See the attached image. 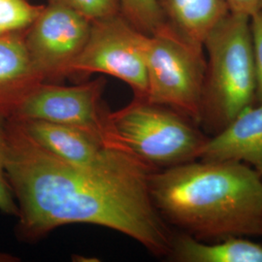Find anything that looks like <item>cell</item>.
Segmentation results:
<instances>
[{"label":"cell","mask_w":262,"mask_h":262,"mask_svg":"<svg viewBox=\"0 0 262 262\" xmlns=\"http://www.w3.org/2000/svg\"><path fill=\"white\" fill-rule=\"evenodd\" d=\"M7 178L18 205L17 233L34 242L73 224L99 225L167 256L173 234L150 196L156 170L119 146L102 159L76 165L57 159L7 120Z\"/></svg>","instance_id":"1"},{"label":"cell","mask_w":262,"mask_h":262,"mask_svg":"<svg viewBox=\"0 0 262 262\" xmlns=\"http://www.w3.org/2000/svg\"><path fill=\"white\" fill-rule=\"evenodd\" d=\"M162 217L200 238L261 235L262 176L237 161L193 160L150 173Z\"/></svg>","instance_id":"2"},{"label":"cell","mask_w":262,"mask_h":262,"mask_svg":"<svg viewBox=\"0 0 262 262\" xmlns=\"http://www.w3.org/2000/svg\"><path fill=\"white\" fill-rule=\"evenodd\" d=\"M206 73L200 123L215 135L255 102L251 20L229 12L203 43Z\"/></svg>","instance_id":"3"},{"label":"cell","mask_w":262,"mask_h":262,"mask_svg":"<svg viewBox=\"0 0 262 262\" xmlns=\"http://www.w3.org/2000/svg\"><path fill=\"white\" fill-rule=\"evenodd\" d=\"M194 123L169 107L136 97L109 113L114 141L155 169L200 159L208 137Z\"/></svg>","instance_id":"4"},{"label":"cell","mask_w":262,"mask_h":262,"mask_svg":"<svg viewBox=\"0 0 262 262\" xmlns=\"http://www.w3.org/2000/svg\"><path fill=\"white\" fill-rule=\"evenodd\" d=\"M148 90L144 99L169 107L200 124L206 73L204 47L169 23L144 37Z\"/></svg>","instance_id":"5"},{"label":"cell","mask_w":262,"mask_h":262,"mask_svg":"<svg viewBox=\"0 0 262 262\" xmlns=\"http://www.w3.org/2000/svg\"><path fill=\"white\" fill-rule=\"evenodd\" d=\"M144 37L122 13L92 23L86 43L71 66L69 77L113 76L128 84L134 97L144 99L148 90Z\"/></svg>","instance_id":"6"},{"label":"cell","mask_w":262,"mask_h":262,"mask_svg":"<svg viewBox=\"0 0 262 262\" xmlns=\"http://www.w3.org/2000/svg\"><path fill=\"white\" fill-rule=\"evenodd\" d=\"M105 84L103 78L70 86L39 83L11 119L38 120L84 128L99 134L109 145L119 146L110 130V112L102 103Z\"/></svg>","instance_id":"7"},{"label":"cell","mask_w":262,"mask_h":262,"mask_svg":"<svg viewBox=\"0 0 262 262\" xmlns=\"http://www.w3.org/2000/svg\"><path fill=\"white\" fill-rule=\"evenodd\" d=\"M92 23L74 11L47 4L26 30V45L43 83L59 84L70 76L82 53Z\"/></svg>","instance_id":"8"},{"label":"cell","mask_w":262,"mask_h":262,"mask_svg":"<svg viewBox=\"0 0 262 262\" xmlns=\"http://www.w3.org/2000/svg\"><path fill=\"white\" fill-rule=\"evenodd\" d=\"M11 120L39 147L68 163L93 164L102 159L111 147L99 134L84 128L38 120Z\"/></svg>","instance_id":"9"},{"label":"cell","mask_w":262,"mask_h":262,"mask_svg":"<svg viewBox=\"0 0 262 262\" xmlns=\"http://www.w3.org/2000/svg\"><path fill=\"white\" fill-rule=\"evenodd\" d=\"M199 159L242 162L262 176V103L253 104L208 138Z\"/></svg>","instance_id":"10"},{"label":"cell","mask_w":262,"mask_h":262,"mask_svg":"<svg viewBox=\"0 0 262 262\" xmlns=\"http://www.w3.org/2000/svg\"><path fill=\"white\" fill-rule=\"evenodd\" d=\"M26 30L0 36V118L6 120L14 116L30 91L42 83L28 54Z\"/></svg>","instance_id":"11"},{"label":"cell","mask_w":262,"mask_h":262,"mask_svg":"<svg viewBox=\"0 0 262 262\" xmlns=\"http://www.w3.org/2000/svg\"><path fill=\"white\" fill-rule=\"evenodd\" d=\"M214 244L188 234L172 237L167 257L177 262H262V245L244 236H228Z\"/></svg>","instance_id":"12"},{"label":"cell","mask_w":262,"mask_h":262,"mask_svg":"<svg viewBox=\"0 0 262 262\" xmlns=\"http://www.w3.org/2000/svg\"><path fill=\"white\" fill-rule=\"evenodd\" d=\"M165 19L190 42L203 46L207 34L229 13L225 0H157Z\"/></svg>","instance_id":"13"},{"label":"cell","mask_w":262,"mask_h":262,"mask_svg":"<svg viewBox=\"0 0 262 262\" xmlns=\"http://www.w3.org/2000/svg\"><path fill=\"white\" fill-rule=\"evenodd\" d=\"M43 7L28 0H0V36L28 29Z\"/></svg>","instance_id":"14"},{"label":"cell","mask_w":262,"mask_h":262,"mask_svg":"<svg viewBox=\"0 0 262 262\" xmlns=\"http://www.w3.org/2000/svg\"><path fill=\"white\" fill-rule=\"evenodd\" d=\"M121 5L124 17L146 35L155 33L167 23L157 0H121Z\"/></svg>","instance_id":"15"},{"label":"cell","mask_w":262,"mask_h":262,"mask_svg":"<svg viewBox=\"0 0 262 262\" xmlns=\"http://www.w3.org/2000/svg\"><path fill=\"white\" fill-rule=\"evenodd\" d=\"M48 4L74 11L91 23L108 19L122 13L121 0H48Z\"/></svg>","instance_id":"16"},{"label":"cell","mask_w":262,"mask_h":262,"mask_svg":"<svg viewBox=\"0 0 262 262\" xmlns=\"http://www.w3.org/2000/svg\"><path fill=\"white\" fill-rule=\"evenodd\" d=\"M8 152L7 120L0 118V212L17 217L18 205L7 178Z\"/></svg>","instance_id":"17"},{"label":"cell","mask_w":262,"mask_h":262,"mask_svg":"<svg viewBox=\"0 0 262 262\" xmlns=\"http://www.w3.org/2000/svg\"><path fill=\"white\" fill-rule=\"evenodd\" d=\"M256 79L255 102L262 103V10L250 18Z\"/></svg>","instance_id":"18"},{"label":"cell","mask_w":262,"mask_h":262,"mask_svg":"<svg viewBox=\"0 0 262 262\" xmlns=\"http://www.w3.org/2000/svg\"><path fill=\"white\" fill-rule=\"evenodd\" d=\"M229 12L251 18L262 10V0H225Z\"/></svg>","instance_id":"19"},{"label":"cell","mask_w":262,"mask_h":262,"mask_svg":"<svg viewBox=\"0 0 262 262\" xmlns=\"http://www.w3.org/2000/svg\"><path fill=\"white\" fill-rule=\"evenodd\" d=\"M261 235H262V227H261Z\"/></svg>","instance_id":"20"}]
</instances>
